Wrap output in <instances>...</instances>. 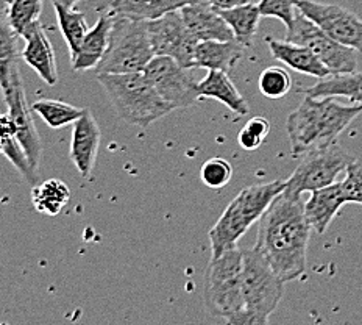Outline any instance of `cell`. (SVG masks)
<instances>
[{
    "instance_id": "74e56055",
    "label": "cell",
    "mask_w": 362,
    "mask_h": 325,
    "mask_svg": "<svg viewBox=\"0 0 362 325\" xmlns=\"http://www.w3.org/2000/svg\"><path fill=\"white\" fill-rule=\"evenodd\" d=\"M57 2L67 6V8H75V5H77L78 2H81V0H57Z\"/></svg>"
},
{
    "instance_id": "3957f363",
    "label": "cell",
    "mask_w": 362,
    "mask_h": 325,
    "mask_svg": "<svg viewBox=\"0 0 362 325\" xmlns=\"http://www.w3.org/2000/svg\"><path fill=\"white\" fill-rule=\"evenodd\" d=\"M286 188V180H275L269 183L247 186L240 191L222 216L209 230L211 258L221 256L230 249L238 247V243L250 227L258 222L278 195Z\"/></svg>"
},
{
    "instance_id": "2e32d148",
    "label": "cell",
    "mask_w": 362,
    "mask_h": 325,
    "mask_svg": "<svg viewBox=\"0 0 362 325\" xmlns=\"http://www.w3.org/2000/svg\"><path fill=\"white\" fill-rule=\"evenodd\" d=\"M22 38L25 40L24 49L21 52L22 59H24V62L32 67L47 85H57L58 69L55 52L41 22H36L32 28L27 30V33Z\"/></svg>"
},
{
    "instance_id": "8fae6325",
    "label": "cell",
    "mask_w": 362,
    "mask_h": 325,
    "mask_svg": "<svg viewBox=\"0 0 362 325\" xmlns=\"http://www.w3.org/2000/svg\"><path fill=\"white\" fill-rule=\"evenodd\" d=\"M147 24L155 55L170 57L183 67L194 69V54L199 40L187 28L180 10L165 13Z\"/></svg>"
},
{
    "instance_id": "7a4b0ae2",
    "label": "cell",
    "mask_w": 362,
    "mask_h": 325,
    "mask_svg": "<svg viewBox=\"0 0 362 325\" xmlns=\"http://www.w3.org/2000/svg\"><path fill=\"white\" fill-rule=\"evenodd\" d=\"M362 113L361 103L344 105L336 97H311L293 110L286 120L292 156H301L317 147L337 142L346 127Z\"/></svg>"
},
{
    "instance_id": "ba28073f",
    "label": "cell",
    "mask_w": 362,
    "mask_h": 325,
    "mask_svg": "<svg viewBox=\"0 0 362 325\" xmlns=\"http://www.w3.org/2000/svg\"><path fill=\"white\" fill-rule=\"evenodd\" d=\"M354 156L333 142L329 146L317 147L301 155V161L286 180L284 193L292 198H300L303 193H314L337 181L345 173Z\"/></svg>"
},
{
    "instance_id": "f1b7e54d",
    "label": "cell",
    "mask_w": 362,
    "mask_h": 325,
    "mask_svg": "<svg viewBox=\"0 0 362 325\" xmlns=\"http://www.w3.org/2000/svg\"><path fill=\"white\" fill-rule=\"evenodd\" d=\"M32 110L50 128H63L66 125L74 124L77 119H80L86 108L74 107V105H69L62 101L41 99V101H36L32 105Z\"/></svg>"
},
{
    "instance_id": "277c9868",
    "label": "cell",
    "mask_w": 362,
    "mask_h": 325,
    "mask_svg": "<svg viewBox=\"0 0 362 325\" xmlns=\"http://www.w3.org/2000/svg\"><path fill=\"white\" fill-rule=\"evenodd\" d=\"M97 81L107 91L117 116L130 125L148 127L172 111L144 72L100 74Z\"/></svg>"
},
{
    "instance_id": "f35d334b",
    "label": "cell",
    "mask_w": 362,
    "mask_h": 325,
    "mask_svg": "<svg viewBox=\"0 0 362 325\" xmlns=\"http://www.w3.org/2000/svg\"><path fill=\"white\" fill-rule=\"evenodd\" d=\"M6 4H8V0H0V13H5Z\"/></svg>"
},
{
    "instance_id": "4dcf8cb0",
    "label": "cell",
    "mask_w": 362,
    "mask_h": 325,
    "mask_svg": "<svg viewBox=\"0 0 362 325\" xmlns=\"http://www.w3.org/2000/svg\"><path fill=\"white\" fill-rule=\"evenodd\" d=\"M258 88L261 94L266 96L267 99L278 101L292 89V77L284 67L270 66L261 72Z\"/></svg>"
},
{
    "instance_id": "cb8c5ba5",
    "label": "cell",
    "mask_w": 362,
    "mask_h": 325,
    "mask_svg": "<svg viewBox=\"0 0 362 325\" xmlns=\"http://www.w3.org/2000/svg\"><path fill=\"white\" fill-rule=\"evenodd\" d=\"M303 93L311 97H346L353 103L362 105V72L354 71L350 74L329 75L306 88Z\"/></svg>"
},
{
    "instance_id": "ac0fdd59",
    "label": "cell",
    "mask_w": 362,
    "mask_h": 325,
    "mask_svg": "<svg viewBox=\"0 0 362 325\" xmlns=\"http://www.w3.org/2000/svg\"><path fill=\"white\" fill-rule=\"evenodd\" d=\"M345 203L346 199L342 193L341 181L311 193V198L305 203V215L317 235L327 233L328 227Z\"/></svg>"
},
{
    "instance_id": "5b68a950",
    "label": "cell",
    "mask_w": 362,
    "mask_h": 325,
    "mask_svg": "<svg viewBox=\"0 0 362 325\" xmlns=\"http://www.w3.org/2000/svg\"><path fill=\"white\" fill-rule=\"evenodd\" d=\"M284 282L275 274L258 247L244 251L243 314L238 325H264L280 305Z\"/></svg>"
},
{
    "instance_id": "d590c367",
    "label": "cell",
    "mask_w": 362,
    "mask_h": 325,
    "mask_svg": "<svg viewBox=\"0 0 362 325\" xmlns=\"http://www.w3.org/2000/svg\"><path fill=\"white\" fill-rule=\"evenodd\" d=\"M208 2L217 10H230V8H235L238 5L250 2V0H208Z\"/></svg>"
},
{
    "instance_id": "d6a6232c",
    "label": "cell",
    "mask_w": 362,
    "mask_h": 325,
    "mask_svg": "<svg viewBox=\"0 0 362 325\" xmlns=\"http://www.w3.org/2000/svg\"><path fill=\"white\" fill-rule=\"evenodd\" d=\"M270 122L269 119L262 116H255L250 120H247V124L243 127V130L238 135L239 146L244 150H256L259 149L264 141L270 133Z\"/></svg>"
},
{
    "instance_id": "e0dca14e",
    "label": "cell",
    "mask_w": 362,
    "mask_h": 325,
    "mask_svg": "<svg viewBox=\"0 0 362 325\" xmlns=\"http://www.w3.org/2000/svg\"><path fill=\"white\" fill-rule=\"evenodd\" d=\"M267 45L270 55L274 57L276 62L286 64L293 71L315 79H327L329 75H333V72H331L328 67L317 58L314 52L306 47V45H301L288 40H274V38L267 40Z\"/></svg>"
},
{
    "instance_id": "e575fe53",
    "label": "cell",
    "mask_w": 362,
    "mask_h": 325,
    "mask_svg": "<svg viewBox=\"0 0 362 325\" xmlns=\"http://www.w3.org/2000/svg\"><path fill=\"white\" fill-rule=\"evenodd\" d=\"M298 0H259V11L262 18H276L288 27L298 13Z\"/></svg>"
},
{
    "instance_id": "4316f807",
    "label": "cell",
    "mask_w": 362,
    "mask_h": 325,
    "mask_svg": "<svg viewBox=\"0 0 362 325\" xmlns=\"http://www.w3.org/2000/svg\"><path fill=\"white\" fill-rule=\"evenodd\" d=\"M18 38L19 35L11 28L5 13H0V91L2 94L10 89L18 64Z\"/></svg>"
},
{
    "instance_id": "484cf974",
    "label": "cell",
    "mask_w": 362,
    "mask_h": 325,
    "mask_svg": "<svg viewBox=\"0 0 362 325\" xmlns=\"http://www.w3.org/2000/svg\"><path fill=\"white\" fill-rule=\"evenodd\" d=\"M71 200V190L63 180L49 178L41 185H33L32 202L37 213L58 216Z\"/></svg>"
},
{
    "instance_id": "9c48e42d",
    "label": "cell",
    "mask_w": 362,
    "mask_h": 325,
    "mask_svg": "<svg viewBox=\"0 0 362 325\" xmlns=\"http://www.w3.org/2000/svg\"><path fill=\"white\" fill-rule=\"evenodd\" d=\"M286 40L311 49L333 75L356 71V50L337 42L300 10L292 24L286 27Z\"/></svg>"
},
{
    "instance_id": "9a60e30c",
    "label": "cell",
    "mask_w": 362,
    "mask_h": 325,
    "mask_svg": "<svg viewBox=\"0 0 362 325\" xmlns=\"http://www.w3.org/2000/svg\"><path fill=\"white\" fill-rule=\"evenodd\" d=\"M187 28L199 41H231L235 40L231 27L226 24L208 0H197L180 10Z\"/></svg>"
},
{
    "instance_id": "8d00e7d4",
    "label": "cell",
    "mask_w": 362,
    "mask_h": 325,
    "mask_svg": "<svg viewBox=\"0 0 362 325\" xmlns=\"http://www.w3.org/2000/svg\"><path fill=\"white\" fill-rule=\"evenodd\" d=\"M90 4H93L94 11L102 14V13H108L111 10L115 0H90Z\"/></svg>"
},
{
    "instance_id": "d4e9b609",
    "label": "cell",
    "mask_w": 362,
    "mask_h": 325,
    "mask_svg": "<svg viewBox=\"0 0 362 325\" xmlns=\"http://www.w3.org/2000/svg\"><path fill=\"white\" fill-rule=\"evenodd\" d=\"M217 10V8H216ZM222 14V18L226 21L235 33V40L244 45L245 49L252 47L256 32L259 28V21L262 14L259 6L252 2L238 5L230 10H217Z\"/></svg>"
},
{
    "instance_id": "836d02e7",
    "label": "cell",
    "mask_w": 362,
    "mask_h": 325,
    "mask_svg": "<svg viewBox=\"0 0 362 325\" xmlns=\"http://www.w3.org/2000/svg\"><path fill=\"white\" fill-rule=\"evenodd\" d=\"M342 193L346 203L362 205V158H354L345 171V177L341 181Z\"/></svg>"
},
{
    "instance_id": "4fadbf2b",
    "label": "cell",
    "mask_w": 362,
    "mask_h": 325,
    "mask_svg": "<svg viewBox=\"0 0 362 325\" xmlns=\"http://www.w3.org/2000/svg\"><path fill=\"white\" fill-rule=\"evenodd\" d=\"M4 99L6 107H8L11 119L14 120V124H16L18 139L21 142V146L27 154L30 164L33 166V169L37 171L41 163L42 144L32 116L33 110L28 108L24 81H22L19 69L14 74L10 89L4 93Z\"/></svg>"
},
{
    "instance_id": "603a6c76",
    "label": "cell",
    "mask_w": 362,
    "mask_h": 325,
    "mask_svg": "<svg viewBox=\"0 0 362 325\" xmlns=\"http://www.w3.org/2000/svg\"><path fill=\"white\" fill-rule=\"evenodd\" d=\"M197 0H115L110 13L133 21H153Z\"/></svg>"
},
{
    "instance_id": "7402d4cb",
    "label": "cell",
    "mask_w": 362,
    "mask_h": 325,
    "mask_svg": "<svg viewBox=\"0 0 362 325\" xmlns=\"http://www.w3.org/2000/svg\"><path fill=\"white\" fill-rule=\"evenodd\" d=\"M0 155H4L30 185L36 183L37 171L30 164L27 154L18 139V128L10 113L0 110Z\"/></svg>"
},
{
    "instance_id": "52a82bcc",
    "label": "cell",
    "mask_w": 362,
    "mask_h": 325,
    "mask_svg": "<svg viewBox=\"0 0 362 325\" xmlns=\"http://www.w3.org/2000/svg\"><path fill=\"white\" fill-rule=\"evenodd\" d=\"M153 57L147 22L115 16L108 49L95 67V75L144 72Z\"/></svg>"
},
{
    "instance_id": "44dd1931",
    "label": "cell",
    "mask_w": 362,
    "mask_h": 325,
    "mask_svg": "<svg viewBox=\"0 0 362 325\" xmlns=\"http://www.w3.org/2000/svg\"><path fill=\"white\" fill-rule=\"evenodd\" d=\"M197 89L200 99H214L239 116L248 115V105L228 77V72L208 71L205 79L199 81Z\"/></svg>"
},
{
    "instance_id": "83f0119b",
    "label": "cell",
    "mask_w": 362,
    "mask_h": 325,
    "mask_svg": "<svg viewBox=\"0 0 362 325\" xmlns=\"http://www.w3.org/2000/svg\"><path fill=\"white\" fill-rule=\"evenodd\" d=\"M52 5H54V10L57 14L58 27L62 30L67 47H69L71 59H74L75 55L78 54L86 33L89 32L85 13L74 8H67V6L57 2V0H52Z\"/></svg>"
},
{
    "instance_id": "5bb4252c",
    "label": "cell",
    "mask_w": 362,
    "mask_h": 325,
    "mask_svg": "<svg viewBox=\"0 0 362 325\" xmlns=\"http://www.w3.org/2000/svg\"><path fill=\"white\" fill-rule=\"evenodd\" d=\"M102 139L100 127L89 110L74 122L71 139V160L81 177H90Z\"/></svg>"
},
{
    "instance_id": "f546056e",
    "label": "cell",
    "mask_w": 362,
    "mask_h": 325,
    "mask_svg": "<svg viewBox=\"0 0 362 325\" xmlns=\"http://www.w3.org/2000/svg\"><path fill=\"white\" fill-rule=\"evenodd\" d=\"M44 0H8L5 16L11 28L19 36H24L27 30L40 22Z\"/></svg>"
},
{
    "instance_id": "7c38bea8",
    "label": "cell",
    "mask_w": 362,
    "mask_h": 325,
    "mask_svg": "<svg viewBox=\"0 0 362 325\" xmlns=\"http://www.w3.org/2000/svg\"><path fill=\"white\" fill-rule=\"evenodd\" d=\"M298 10L346 47L362 52V19L341 5L298 0Z\"/></svg>"
},
{
    "instance_id": "ffe728a7",
    "label": "cell",
    "mask_w": 362,
    "mask_h": 325,
    "mask_svg": "<svg viewBox=\"0 0 362 325\" xmlns=\"http://www.w3.org/2000/svg\"><path fill=\"white\" fill-rule=\"evenodd\" d=\"M244 45L231 41H199L194 54V67L230 72L244 55Z\"/></svg>"
},
{
    "instance_id": "d6986e66",
    "label": "cell",
    "mask_w": 362,
    "mask_h": 325,
    "mask_svg": "<svg viewBox=\"0 0 362 325\" xmlns=\"http://www.w3.org/2000/svg\"><path fill=\"white\" fill-rule=\"evenodd\" d=\"M112 24H115V14L108 11L102 13L95 25L89 28L85 40L81 42L78 54L75 55L74 59H71L72 69L75 72L95 69L108 49Z\"/></svg>"
},
{
    "instance_id": "1f68e13d",
    "label": "cell",
    "mask_w": 362,
    "mask_h": 325,
    "mask_svg": "<svg viewBox=\"0 0 362 325\" xmlns=\"http://www.w3.org/2000/svg\"><path fill=\"white\" fill-rule=\"evenodd\" d=\"M233 177V166L225 158H209L203 163L200 169V178L203 183L213 190H221V188L230 183Z\"/></svg>"
},
{
    "instance_id": "8992f818",
    "label": "cell",
    "mask_w": 362,
    "mask_h": 325,
    "mask_svg": "<svg viewBox=\"0 0 362 325\" xmlns=\"http://www.w3.org/2000/svg\"><path fill=\"white\" fill-rule=\"evenodd\" d=\"M243 264L244 251L235 247L211 258L205 272L208 312L230 325H238L243 314Z\"/></svg>"
},
{
    "instance_id": "6da1fadb",
    "label": "cell",
    "mask_w": 362,
    "mask_h": 325,
    "mask_svg": "<svg viewBox=\"0 0 362 325\" xmlns=\"http://www.w3.org/2000/svg\"><path fill=\"white\" fill-rule=\"evenodd\" d=\"M311 232L305 203L283 191L259 219L255 246L266 256L275 274L288 283L306 272Z\"/></svg>"
},
{
    "instance_id": "30bf717a",
    "label": "cell",
    "mask_w": 362,
    "mask_h": 325,
    "mask_svg": "<svg viewBox=\"0 0 362 325\" xmlns=\"http://www.w3.org/2000/svg\"><path fill=\"white\" fill-rule=\"evenodd\" d=\"M144 74L172 110L192 107L200 101L199 81L194 80L187 67L170 57L155 55Z\"/></svg>"
}]
</instances>
